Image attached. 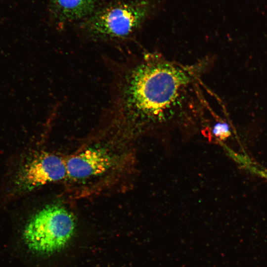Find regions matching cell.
<instances>
[{"label":"cell","mask_w":267,"mask_h":267,"mask_svg":"<svg viewBox=\"0 0 267 267\" xmlns=\"http://www.w3.org/2000/svg\"><path fill=\"white\" fill-rule=\"evenodd\" d=\"M104 61L110 75L101 118L106 133L192 121L209 109L203 81L209 57L185 64L156 52L142 51L118 59L104 56Z\"/></svg>","instance_id":"1"},{"label":"cell","mask_w":267,"mask_h":267,"mask_svg":"<svg viewBox=\"0 0 267 267\" xmlns=\"http://www.w3.org/2000/svg\"><path fill=\"white\" fill-rule=\"evenodd\" d=\"M161 0H120L96 9L79 24L80 32L94 43L125 45L132 43Z\"/></svg>","instance_id":"2"},{"label":"cell","mask_w":267,"mask_h":267,"mask_svg":"<svg viewBox=\"0 0 267 267\" xmlns=\"http://www.w3.org/2000/svg\"><path fill=\"white\" fill-rule=\"evenodd\" d=\"M76 227L72 213L57 203L47 205L26 222L21 233L27 249L37 255H48L63 248L73 236Z\"/></svg>","instance_id":"3"},{"label":"cell","mask_w":267,"mask_h":267,"mask_svg":"<svg viewBox=\"0 0 267 267\" xmlns=\"http://www.w3.org/2000/svg\"><path fill=\"white\" fill-rule=\"evenodd\" d=\"M66 160L60 156L41 151L28 156L16 166L10 178L9 197L30 192L67 178Z\"/></svg>","instance_id":"4"},{"label":"cell","mask_w":267,"mask_h":267,"mask_svg":"<svg viewBox=\"0 0 267 267\" xmlns=\"http://www.w3.org/2000/svg\"><path fill=\"white\" fill-rule=\"evenodd\" d=\"M118 162L108 145L90 144L66 160L67 178L81 184L95 182L108 176Z\"/></svg>","instance_id":"5"},{"label":"cell","mask_w":267,"mask_h":267,"mask_svg":"<svg viewBox=\"0 0 267 267\" xmlns=\"http://www.w3.org/2000/svg\"><path fill=\"white\" fill-rule=\"evenodd\" d=\"M96 0H49V7L55 22L61 27L83 20L96 9Z\"/></svg>","instance_id":"6"},{"label":"cell","mask_w":267,"mask_h":267,"mask_svg":"<svg viewBox=\"0 0 267 267\" xmlns=\"http://www.w3.org/2000/svg\"><path fill=\"white\" fill-rule=\"evenodd\" d=\"M228 153L241 167L252 173L267 179V169L259 165L247 156L235 153L229 150Z\"/></svg>","instance_id":"7"},{"label":"cell","mask_w":267,"mask_h":267,"mask_svg":"<svg viewBox=\"0 0 267 267\" xmlns=\"http://www.w3.org/2000/svg\"><path fill=\"white\" fill-rule=\"evenodd\" d=\"M212 133L216 137L220 140H224L231 134L228 125L226 123L221 122H218L214 125Z\"/></svg>","instance_id":"8"}]
</instances>
